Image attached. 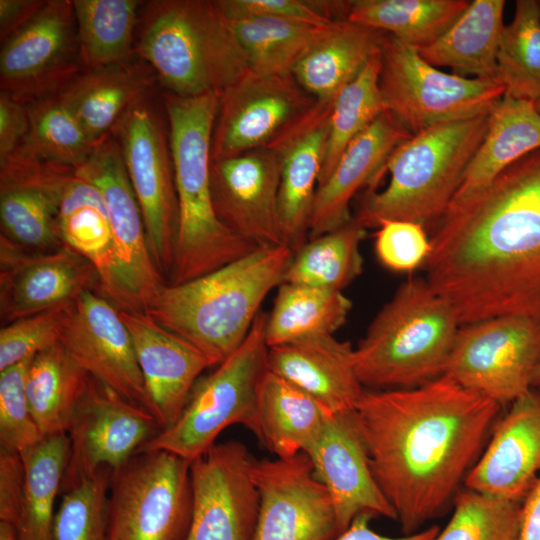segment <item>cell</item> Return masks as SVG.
I'll return each instance as SVG.
<instances>
[{
  "mask_svg": "<svg viewBox=\"0 0 540 540\" xmlns=\"http://www.w3.org/2000/svg\"><path fill=\"white\" fill-rule=\"evenodd\" d=\"M501 408L446 375L414 388L364 391L355 416L372 473L404 535L453 503Z\"/></svg>",
  "mask_w": 540,
  "mask_h": 540,
  "instance_id": "1",
  "label": "cell"
},
{
  "mask_svg": "<svg viewBox=\"0 0 540 540\" xmlns=\"http://www.w3.org/2000/svg\"><path fill=\"white\" fill-rule=\"evenodd\" d=\"M426 280L462 325L516 315L540 321V148L435 222Z\"/></svg>",
  "mask_w": 540,
  "mask_h": 540,
  "instance_id": "2",
  "label": "cell"
},
{
  "mask_svg": "<svg viewBox=\"0 0 540 540\" xmlns=\"http://www.w3.org/2000/svg\"><path fill=\"white\" fill-rule=\"evenodd\" d=\"M292 255L287 245L257 247L205 275L166 284L146 312L216 366L245 340L263 300L282 283Z\"/></svg>",
  "mask_w": 540,
  "mask_h": 540,
  "instance_id": "3",
  "label": "cell"
},
{
  "mask_svg": "<svg viewBox=\"0 0 540 540\" xmlns=\"http://www.w3.org/2000/svg\"><path fill=\"white\" fill-rule=\"evenodd\" d=\"M220 96L163 94L179 208L169 285L212 272L257 246L230 232L214 211L210 186L212 135Z\"/></svg>",
  "mask_w": 540,
  "mask_h": 540,
  "instance_id": "4",
  "label": "cell"
},
{
  "mask_svg": "<svg viewBox=\"0 0 540 540\" xmlns=\"http://www.w3.org/2000/svg\"><path fill=\"white\" fill-rule=\"evenodd\" d=\"M134 52L166 92L219 96L248 70L247 54L217 0L146 2Z\"/></svg>",
  "mask_w": 540,
  "mask_h": 540,
  "instance_id": "5",
  "label": "cell"
},
{
  "mask_svg": "<svg viewBox=\"0 0 540 540\" xmlns=\"http://www.w3.org/2000/svg\"><path fill=\"white\" fill-rule=\"evenodd\" d=\"M460 327L452 306L426 278L408 279L354 348L361 384L377 390L406 389L442 376Z\"/></svg>",
  "mask_w": 540,
  "mask_h": 540,
  "instance_id": "6",
  "label": "cell"
},
{
  "mask_svg": "<svg viewBox=\"0 0 540 540\" xmlns=\"http://www.w3.org/2000/svg\"><path fill=\"white\" fill-rule=\"evenodd\" d=\"M489 113L440 123L404 140L386 164L388 185L366 192L355 216L366 228L383 220L435 223L486 134Z\"/></svg>",
  "mask_w": 540,
  "mask_h": 540,
  "instance_id": "7",
  "label": "cell"
},
{
  "mask_svg": "<svg viewBox=\"0 0 540 540\" xmlns=\"http://www.w3.org/2000/svg\"><path fill=\"white\" fill-rule=\"evenodd\" d=\"M267 314L259 312L242 344L212 373L198 379L178 420L136 453L164 450L192 461L229 426L254 433L257 389L267 367Z\"/></svg>",
  "mask_w": 540,
  "mask_h": 540,
  "instance_id": "8",
  "label": "cell"
},
{
  "mask_svg": "<svg viewBox=\"0 0 540 540\" xmlns=\"http://www.w3.org/2000/svg\"><path fill=\"white\" fill-rule=\"evenodd\" d=\"M190 462L174 453H135L112 470L107 540H187L193 510Z\"/></svg>",
  "mask_w": 540,
  "mask_h": 540,
  "instance_id": "9",
  "label": "cell"
},
{
  "mask_svg": "<svg viewBox=\"0 0 540 540\" xmlns=\"http://www.w3.org/2000/svg\"><path fill=\"white\" fill-rule=\"evenodd\" d=\"M380 57L379 88L386 110L411 135L440 123L489 113L505 94L496 77L442 72L417 49L388 33Z\"/></svg>",
  "mask_w": 540,
  "mask_h": 540,
  "instance_id": "10",
  "label": "cell"
},
{
  "mask_svg": "<svg viewBox=\"0 0 540 540\" xmlns=\"http://www.w3.org/2000/svg\"><path fill=\"white\" fill-rule=\"evenodd\" d=\"M112 134L142 212L151 256L168 284L179 227L168 125L146 95L129 108Z\"/></svg>",
  "mask_w": 540,
  "mask_h": 540,
  "instance_id": "11",
  "label": "cell"
},
{
  "mask_svg": "<svg viewBox=\"0 0 540 540\" xmlns=\"http://www.w3.org/2000/svg\"><path fill=\"white\" fill-rule=\"evenodd\" d=\"M540 359V321L516 315L462 325L444 374L500 405L532 388Z\"/></svg>",
  "mask_w": 540,
  "mask_h": 540,
  "instance_id": "12",
  "label": "cell"
},
{
  "mask_svg": "<svg viewBox=\"0 0 540 540\" xmlns=\"http://www.w3.org/2000/svg\"><path fill=\"white\" fill-rule=\"evenodd\" d=\"M81 68L72 0H49L2 43L1 91L28 104L59 94Z\"/></svg>",
  "mask_w": 540,
  "mask_h": 540,
  "instance_id": "13",
  "label": "cell"
},
{
  "mask_svg": "<svg viewBox=\"0 0 540 540\" xmlns=\"http://www.w3.org/2000/svg\"><path fill=\"white\" fill-rule=\"evenodd\" d=\"M76 171L94 184L104 199L125 299L124 311L146 312L167 282L151 256L142 212L117 140L110 136L97 144Z\"/></svg>",
  "mask_w": 540,
  "mask_h": 540,
  "instance_id": "14",
  "label": "cell"
},
{
  "mask_svg": "<svg viewBox=\"0 0 540 540\" xmlns=\"http://www.w3.org/2000/svg\"><path fill=\"white\" fill-rule=\"evenodd\" d=\"M160 431L152 413L91 378L67 431L70 451L60 493L103 466L119 468Z\"/></svg>",
  "mask_w": 540,
  "mask_h": 540,
  "instance_id": "15",
  "label": "cell"
},
{
  "mask_svg": "<svg viewBox=\"0 0 540 540\" xmlns=\"http://www.w3.org/2000/svg\"><path fill=\"white\" fill-rule=\"evenodd\" d=\"M316 102L292 74L248 70L220 96L212 160L270 145Z\"/></svg>",
  "mask_w": 540,
  "mask_h": 540,
  "instance_id": "16",
  "label": "cell"
},
{
  "mask_svg": "<svg viewBox=\"0 0 540 540\" xmlns=\"http://www.w3.org/2000/svg\"><path fill=\"white\" fill-rule=\"evenodd\" d=\"M254 460L243 443L229 440L190 462L193 510L187 540H253L259 511Z\"/></svg>",
  "mask_w": 540,
  "mask_h": 540,
  "instance_id": "17",
  "label": "cell"
},
{
  "mask_svg": "<svg viewBox=\"0 0 540 540\" xmlns=\"http://www.w3.org/2000/svg\"><path fill=\"white\" fill-rule=\"evenodd\" d=\"M259 495L253 540H332L339 535L331 497L305 453L254 460Z\"/></svg>",
  "mask_w": 540,
  "mask_h": 540,
  "instance_id": "18",
  "label": "cell"
},
{
  "mask_svg": "<svg viewBox=\"0 0 540 540\" xmlns=\"http://www.w3.org/2000/svg\"><path fill=\"white\" fill-rule=\"evenodd\" d=\"M280 170L272 146L211 162L216 216L230 232L257 247L286 245L279 213Z\"/></svg>",
  "mask_w": 540,
  "mask_h": 540,
  "instance_id": "19",
  "label": "cell"
},
{
  "mask_svg": "<svg viewBox=\"0 0 540 540\" xmlns=\"http://www.w3.org/2000/svg\"><path fill=\"white\" fill-rule=\"evenodd\" d=\"M60 342L92 378L154 415L129 331L104 296L88 290L71 302Z\"/></svg>",
  "mask_w": 540,
  "mask_h": 540,
  "instance_id": "20",
  "label": "cell"
},
{
  "mask_svg": "<svg viewBox=\"0 0 540 540\" xmlns=\"http://www.w3.org/2000/svg\"><path fill=\"white\" fill-rule=\"evenodd\" d=\"M100 286L93 264L70 247L29 252L0 236L2 326L70 302L85 291L100 293Z\"/></svg>",
  "mask_w": 540,
  "mask_h": 540,
  "instance_id": "21",
  "label": "cell"
},
{
  "mask_svg": "<svg viewBox=\"0 0 540 540\" xmlns=\"http://www.w3.org/2000/svg\"><path fill=\"white\" fill-rule=\"evenodd\" d=\"M304 453L331 497L339 534L362 513L397 521L372 473L354 410L333 413Z\"/></svg>",
  "mask_w": 540,
  "mask_h": 540,
  "instance_id": "22",
  "label": "cell"
},
{
  "mask_svg": "<svg viewBox=\"0 0 540 540\" xmlns=\"http://www.w3.org/2000/svg\"><path fill=\"white\" fill-rule=\"evenodd\" d=\"M467 474V489L523 502L540 476V387L513 401Z\"/></svg>",
  "mask_w": 540,
  "mask_h": 540,
  "instance_id": "23",
  "label": "cell"
},
{
  "mask_svg": "<svg viewBox=\"0 0 540 540\" xmlns=\"http://www.w3.org/2000/svg\"><path fill=\"white\" fill-rule=\"evenodd\" d=\"M67 166L12 154L0 164V236L29 252L64 245L58 201Z\"/></svg>",
  "mask_w": 540,
  "mask_h": 540,
  "instance_id": "24",
  "label": "cell"
},
{
  "mask_svg": "<svg viewBox=\"0 0 540 540\" xmlns=\"http://www.w3.org/2000/svg\"><path fill=\"white\" fill-rule=\"evenodd\" d=\"M132 339L154 416L162 430L180 417L200 374L213 366L193 344L147 312L119 311Z\"/></svg>",
  "mask_w": 540,
  "mask_h": 540,
  "instance_id": "25",
  "label": "cell"
},
{
  "mask_svg": "<svg viewBox=\"0 0 540 540\" xmlns=\"http://www.w3.org/2000/svg\"><path fill=\"white\" fill-rule=\"evenodd\" d=\"M332 103L316 102L270 145L281 163L279 213L285 244L293 253L307 242L325 158Z\"/></svg>",
  "mask_w": 540,
  "mask_h": 540,
  "instance_id": "26",
  "label": "cell"
},
{
  "mask_svg": "<svg viewBox=\"0 0 540 540\" xmlns=\"http://www.w3.org/2000/svg\"><path fill=\"white\" fill-rule=\"evenodd\" d=\"M412 135L389 111L380 114L345 149L326 180L317 187L309 237L330 232L352 218L350 203L357 191L375 187L399 144Z\"/></svg>",
  "mask_w": 540,
  "mask_h": 540,
  "instance_id": "27",
  "label": "cell"
},
{
  "mask_svg": "<svg viewBox=\"0 0 540 540\" xmlns=\"http://www.w3.org/2000/svg\"><path fill=\"white\" fill-rule=\"evenodd\" d=\"M267 367L334 413L354 410L365 389L354 348L334 334H318L268 347Z\"/></svg>",
  "mask_w": 540,
  "mask_h": 540,
  "instance_id": "28",
  "label": "cell"
},
{
  "mask_svg": "<svg viewBox=\"0 0 540 540\" xmlns=\"http://www.w3.org/2000/svg\"><path fill=\"white\" fill-rule=\"evenodd\" d=\"M58 226L64 245L96 268L100 293L119 311L125 310L115 245L107 208L98 188L68 168L60 186Z\"/></svg>",
  "mask_w": 540,
  "mask_h": 540,
  "instance_id": "29",
  "label": "cell"
},
{
  "mask_svg": "<svg viewBox=\"0 0 540 540\" xmlns=\"http://www.w3.org/2000/svg\"><path fill=\"white\" fill-rule=\"evenodd\" d=\"M157 80L142 60H127L81 72L57 94L78 119L90 140L99 144Z\"/></svg>",
  "mask_w": 540,
  "mask_h": 540,
  "instance_id": "30",
  "label": "cell"
},
{
  "mask_svg": "<svg viewBox=\"0 0 540 540\" xmlns=\"http://www.w3.org/2000/svg\"><path fill=\"white\" fill-rule=\"evenodd\" d=\"M333 413L316 398L267 369L257 389L253 434L277 457H293L311 446Z\"/></svg>",
  "mask_w": 540,
  "mask_h": 540,
  "instance_id": "31",
  "label": "cell"
},
{
  "mask_svg": "<svg viewBox=\"0 0 540 540\" xmlns=\"http://www.w3.org/2000/svg\"><path fill=\"white\" fill-rule=\"evenodd\" d=\"M387 33L349 21H335L307 50L291 74L317 102L333 103L339 92L380 52Z\"/></svg>",
  "mask_w": 540,
  "mask_h": 540,
  "instance_id": "32",
  "label": "cell"
},
{
  "mask_svg": "<svg viewBox=\"0 0 540 540\" xmlns=\"http://www.w3.org/2000/svg\"><path fill=\"white\" fill-rule=\"evenodd\" d=\"M540 148V112L534 102L504 95L489 113L486 134L452 201L486 186L510 164Z\"/></svg>",
  "mask_w": 540,
  "mask_h": 540,
  "instance_id": "33",
  "label": "cell"
},
{
  "mask_svg": "<svg viewBox=\"0 0 540 540\" xmlns=\"http://www.w3.org/2000/svg\"><path fill=\"white\" fill-rule=\"evenodd\" d=\"M504 0H473L434 42L418 49L432 66L450 67L463 77H495L504 27Z\"/></svg>",
  "mask_w": 540,
  "mask_h": 540,
  "instance_id": "34",
  "label": "cell"
},
{
  "mask_svg": "<svg viewBox=\"0 0 540 540\" xmlns=\"http://www.w3.org/2000/svg\"><path fill=\"white\" fill-rule=\"evenodd\" d=\"M91 378L61 342L32 358L26 392L32 415L44 437L67 433Z\"/></svg>",
  "mask_w": 540,
  "mask_h": 540,
  "instance_id": "35",
  "label": "cell"
},
{
  "mask_svg": "<svg viewBox=\"0 0 540 540\" xmlns=\"http://www.w3.org/2000/svg\"><path fill=\"white\" fill-rule=\"evenodd\" d=\"M352 303L342 291L281 283L270 314L268 347L318 334H334L346 322Z\"/></svg>",
  "mask_w": 540,
  "mask_h": 540,
  "instance_id": "36",
  "label": "cell"
},
{
  "mask_svg": "<svg viewBox=\"0 0 540 540\" xmlns=\"http://www.w3.org/2000/svg\"><path fill=\"white\" fill-rule=\"evenodd\" d=\"M366 226L354 215L340 227L307 240L292 255L282 283L342 291L363 269Z\"/></svg>",
  "mask_w": 540,
  "mask_h": 540,
  "instance_id": "37",
  "label": "cell"
},
{
  "mask_svg": "<svg viewBox=\"0 0 540 540\" xmlns=\"http://www.w3.org/2000/svg\"><path fill=\"white\" fill-rule=\"evenodd\" d=\"M468 0H354L349 21L384 31L415 49L438 39Z\"/></svg>",
  "mask_w": 540,
  "mask_h": 540,
  "instance_id": "38",
  "label": "cell"
},
{
  "mask_svg": "<svg viewBox=\"0 0 540 540\" xmlns=\"http://www.w3.org/2000/svg\"><path fill=\"white\" fill-rule=\"evenodd\" d=\"M70 451L67 433L44 437L22 454L25 496L18 523L19 540H55V500L60 493Z\"/></svg>",
  "mask_w": 540,
  "mask_h": 540,
  "instance_id": "39",
  "label": "cell"
},
{
  "mask_svg": "<svg viewBox=\"0 0 540 540\" xmlns=\"http://www.w3.org/2000/svg\"><path fill=\"white\" fill-rule=\"evenodd\" d=\"M136 0H72L80 56L85 70L131 59Z\"/></svg>",
  "mask_w": 540,
  "mask_h": 540,
  "instance_id": "40",
  "label": "cell"
},
{
  "mask_svg": "<svg viewBox=\"0 0 540 540\" xmlns=\"http://www.w3.org/2000/svg\"><path fill=\"white\" fill-rule=\"evenodd\" d=\"M228 19L247 54L249 70L260 74H291L333 24L320 27L272 17Z\"/></svg>",
  "mask_w": 540,
  "mask_h": 540,
  "instance_id": "41",
  "label": "cell"
},
{
  "mask_svg": "<svg viewBox=\"0 0 540 540\" xmlns=\"http://www.w3.org/2000/svg\"><path fill=\"white\" fill-rule=\"evenodd\" d=\"M26 105L29 130L14 153L71 168L89 158L96 145L58 95Z\"/></svg>",
  "mask_w": 540,
  "mask_h": 540,
  "instance_id": "42",
  "label": "cell"
},
{
  "mask_svg": "<svg viewBox=\"0 0 540 540\" xmlns=\"http://www.w3.org/2000/svg\"><path fill=\"white\" fill-rule=\"evenodd\" d=\"M495 77L506 96L540 99V1H516L514 17L500 36Z\"/></svg>",
  "mask_w": 540,
  "mask_h": 540,
  "instance_id": "43",
  "label": "cell"
},
{
  "mask_svg": "<svg viewBox=\"0 0 540 540\" xmlns=\"http://www.w3.org/2000/svg\"><path fill=\"white\" fill-rule=\"evenodd\" d=\"M380 66L381 57L378 52L334 99L318 186L330 175L349 144L380 114L387 111L379 88Z\"/></svg>",
  "mask_w": 540,
  "mask_h": 540,
  "instance_id": "44",
  "label": "cell"
},
{
  "mask_svg": "<svg viewBox=\"0 0 540 540\" xmlns=\"http://www.w3.org/2000/svg\"><path fill=\"white\" fill-rule=\"evenodd\" d=\"M453 514L434 540H518L522 502L458 491Z\"/></svg>",
  "mask_w": 540,
  "mask_h": 540,
  "instance_id": "45",
  "label": "cell"
},
{
  "mask_svg": "<svg viewBox=\"0 0 540 540\" xmlns=\"http://www.w3.org/2000/svg\"><path fill=\"white\" fill-rule=\"evenodd\" d=\"M111 473V468L103 466L61 494L62 500L55 515V540H107V497Z\"/></svg>",
  "mask_w": 540,
  "mask_h": 540,
  "instance_id": "46",
  "label": "cell"
},
{
  "mask_svg": "<svg viewBox=\"0 0 540 540\" xmlns=\"http://www.w3.org/2000/svg\"><path fill=\"white\" fill-rule=\"evenodd\" d=\"M33 357L0 371V446L20 453L44 438L26 392L27 372Z\"/></svg>",
  "mask_w": 540,
  "mask_h": 540,
  "instance_id": "47",
  "label": "cell"
},
{
  "mask_svg": "<svg viewBox=\"0 0 540 540\" xmlns=\"http://www.w3.org/2000/svg\"><path fill=\"white\" fill-rule=\"evenodd\" d=\"M72 301L3 325L0 329V371L59 343Z\"/></svg>",
  "mask_w": 540,
  "mask_h": 540,
  "instance_id": "48",
  "label": "cell"
},
{
  "mask_svg": "<svg viewBox=\"0 0 540 540\" xmlns=\"http://www.w3.org/2000/svg\"><path fill=\"white\" fill-rule=\"evenodd\" d=\"M230 19L272 17L314 26L347 19L352 1L335 0H217Z\"/></svg>",
  "mask_w": 540,
  "mask_h": 540,
  "instance_id": "49",
  "label": "cell"
},
{
  "mask_svg": "<svg viewBox=\"0 0 540 540\" xmlns=\"http://www.w3.org/2000/svg\"><path fill=\"white\" fill-rule=\"evenodd\" d=\"M376 228L375 253L383 266L395 272H410L425 264L432 246L424 225L383 220Z\"/></svg>",
  "mask_w": 540,
  "mask_h": 540,
  "instance_id": "50",
  "label": "cell"
},
{
  "mask_svg": "<svg viewBox=\"0 0 540 540\" xmlns=\"http://www.w3.org/2000/svg\"><path fill=\"white\" fill-rule=\"evenodd\" d=\"M26 487L22 454L0 446V521L17 525Z\"/></svg>",
  "mask_w": 540,
  "mask_h": 540,
  "instance_id": "51",
  "label": "cell"
},
{
  "mask_svg": "<svg viewBox=\"0 0 540 540\" xmlns=\"http://www.w3.org/2000/svg\"><path fill=\"white\" fill-rule=\"evenodd\" d=\"M29 130L27 105L9 94L0 93V163L19 147Z\"/></svg>",
  "mask_w": 540,
  "mask_h": 540,
  "instance_id": "52",
  "label": "cell"
},
{
  "mask_svg": "<svg viewBox=\"0 0 540 540\" xmlns=\"http://www.w3.org/2000/svg\"><path fill=\"white\" fill-rule=\"evenodd\" d=\"M43 0H0V39L5 42L42 9Z\"/></svg>",
  "mask_w": 540,
  "mask_h": 540,
  "instance_id": "53",
  "label": "cell"
},
{
  "mask_svg": "<svg viewBox=\"0 0 540 540\" xmlns=\"http://www.w3.org/2000/svg\"><path fill=\"white\" fill-rule=\"evenodd\" d=\"M374 516L369 513H362L356 516L351 524L332 540H434L440 528L432 525L426 529L404 535L401 537H389L379 534L370 528V520Z\"/></svg>",
  "mask_w": 540,
  "mask_h": 540,
  "instance_id": "54",
  "label": "cell"
},
{
  "mask_svg": "<svg viewBox=\"0 0 540 540\" xmlns=\"http://www.w3.org/2000/svg\"><path fill=\"white\" fill-rule=\"evenodd\" d=\"M518 540H540V476L522 502Z\"/></svg>",
  "mask_w": 540,
  "mask_h": 540,
  "instance_id": "55",
  "label": "cell"
},
{
  "mask_svg": "<svg viewBox=\"0 0 540 540\" xmlns=\"http://www.w3.org/2000/svg\"><path fill=\"white\" fill-rule=\"evenodd\" d=\"M0 540H19L16 526L0 521Z\"/></svg>",
  "mask_w": 540,
  "mask_h": 540,
  "instance_id": "56",
  "label": "cell"
},
{
  "mask_svg": "<svg viewBox=\"0 0 540 540\" xmlns=\"http://www.w3.org/2000/svg\"><path fill=\"white\" fill-rule=\"evenodd\" d=\"M532 387H540V359L533 374Z\"/></svg>",
  "mask_w": 540,
  "mask_h": 540,
  "instance_id": "57",
  "label": "cell"
},
{
  "mask_svg": "<svg viewBox=\"0 0 540 540\" xmlns=\"http://www.w3.org/2000/svg\"><path fill=\"white\" fill-rule=\"evenodd\" d=\"M535 108L540 112V99L534 102Z\"/></svg>",
  "mask_w": 540,
  "mask_h": 540,
  "instance_id": "58",
  "label": "cell"
}]
</instances>
